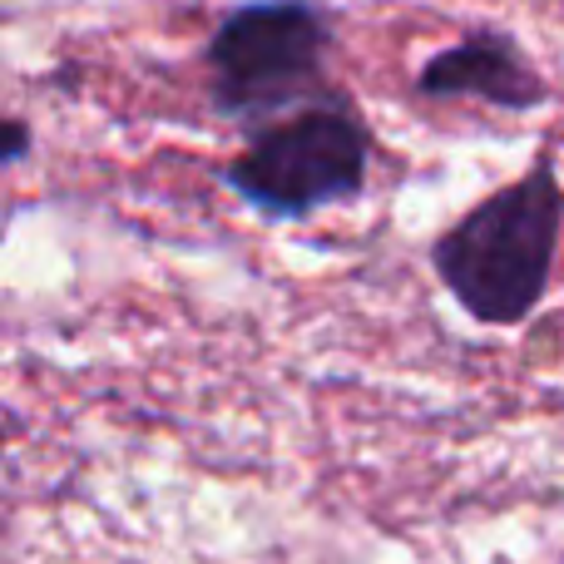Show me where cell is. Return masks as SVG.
Listing matches in <instances>:
<instances>
[{"label": "cell", "instance_id": "obj_1", "mask_svg": "<svg viewBox=\"0 0 564 564\" xmlns=\"http://www.w3.org/2000/svg\"><path fill=\"white\" fill-rule=\"evenodd\" d=\"M564 238V178L540 149L516 184L486 194L431 243V273L480 327H520L540 312Z\"/></svg>", "mask_w": 564, "mask_h": 564}, {"label": "cell", "instance_id": "obj_2", "mask_svg": "<svg viewBox=\"0 0 564 564\" xmlns=\"http://www.w3.org/2000/svg\"><path fill=\"white\" fill-rule=\"evenodd\" d=\"M337 15L322 0H243L204 45L208 105L243 134L337 95Z\"/></svg>", "mask_w": 564, "mask_h": 564}, {"label": "cell", "instance_id": "obj_4", "mask_svg": "<svg viewBox=\"0 0 564 564\" xmlns=\"http://www.w3.org/2000/svg\"><path fill=\"white\" fill-rule=\"evenodd\" d=\"M416 95L441 99V105L446 99H476V105H490L500 115H530V109L550 105V85L535 69L530 50L510 30L496 25L466 30L456 45L421 59Z\"/></svg>", "mask_w": 564, "mask_h": 564}, {"label": "cell", "instance_id": "obj_5", "mask_svg": "<svg viewBox=\"0 0 564 564\" xmlns=\"http://www.w3.org/2000/svg\"><path fill=\"white\" fill-rule=\"evenodd\" d=\"M30 154V124L20 115L6 119V164H25Z\"/></svg>", "mask_w": 564, "mask_h": 564}, {"label": "cell", "instance_id": "obj_3", "mask_svg": "<svg viewBox=\"0 0 564 564\" xmlns=\"http://www.w3.org/2000/svg\"><path fill=\"white\" fill-rule=\"evenodd\" d=\"M371 134L367 115L347 89L322 105L263 124L218 174L263 224H302L322 208L357 204L371 184Z\"/></svg>", "mask_w": 564, "mask_h": 564}]
</instances>
